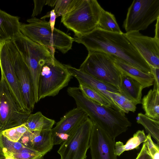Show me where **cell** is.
<instances>
[{"label": "cell", "instance_id": "obj_3", "mask_svg": "<svg viewBox=\"0 0 159 159\" xmlns=\"http://www.w3.org/2000/svg\"><path fill=\"white\" fill-rule=\"evenodd\" d=\"M28 24L21 23V33L34 42L48 48L52 57L55 49L65 54L71 49L73 38L55 28L52 33L49 22L35 17L27 19Z\"/></svg>", "mask_w": 159, "mask_h": 159}, {"label": "cell", "instance_id": "obj_29", "mask_svg": "<svg viewBox=\"0 0 159 159\" xmlns=\"http://www.w3.org/2000/svg\"><path fill=\"white\" fill-rule=\"evenodd\" d=\"M25 146L19 141H11L2 134H0V157L6 153L18 151Z\"/></svg>", "mask_w": 159, "mask_h": 159}, {"label": "cell", "instance_id": "obj_8", "mask_svg": "<svg viewBox=\"0 0 159 159\" xmlns=\"http://www.w3.org/2000/svg\"><path fill=\"white\" fill-rule=\"evenodd\" d=\"M159 18V0H134L128 9L123 26L126 33L146 29Z\"/></svg>", "mask_w": 159, "mask_h": 159}, {"label": "cell", "instance_id": "obj_35", "mask_svg": "<svg viewBox=\"0 0 159 159\" xmlns=\"http://www.w3.org/2000/svg\"><path fill=\"white\" fill-rule=\"evenodd\" d=\"M155 79L153 88L159 89V68L150 67Z\"/></svg>", "mask_w": 159, "mask_h": 159}, {"label": "cell", "instance_id": "obj_17", "mask_svg": "<svg viewBox=\"0 0 159 159\" xmlns=\"http://www.w3.org/2000/svg\"><path fill=\"white\" fill-rule=\"evenodd\" d=\"M111 56L115 64L122 75L129 77L137 81L141 84L143 89L153 85L155 79L152 73H145L117 57Z\"/></svg>", "mask_w": 159, "mask_h": 159}, {"label": "cell", "instance_id": "obj_34", "mask_svg": "<svg viewBox=\"0 0 159 159\" xmlns=\"http://www.w3.org/2000/svg\"><path fill=\"white\" fill-rule=\"evenodd\" d=\"M135 159H153L148 152L146 142L143 143L141 150Z\"/></svg>", "mask_w": 159, "mask_h": 159}, {"label": "cell", "instance_id": "obj_21", "mask_svg": "<svg viewBox=\"0 0 159 159\" xmlns=\"http://www.w3.org/2000/svg\"><path fill=\"white\" fill-rule=\"evenodd\" d=\"M141 103L145 115L159 120V89H150L142 99Z\"/></svg>", "mask_w": 159, "mask_h": 159}, {"label": "cell", "instance_id": "obj_11", "mask_svg": "<svg viewBox=\"0 0 159 159\" xmlns=\"http://www.w3.org/2000/svg\"><path fill=\"white\" fill-rule=\"evenodd\" d=\"M10 41L0 43L1 74L3 75L11 94L20 109L24 112H30L25 106L20 85L15 71Z\"/></svg>", "mask_w": 159, "mask_h": 159}, {"label": "cell", "instance_id": "obj_33", "mask_svg": "<svg viewBox=\"0 0 159 159\" xmlns=\"http://www.w3.org/2000/svg\"><path fill=\"white\" fill-rule=\"evenodd\" d=\"M47 0H34V8L31 16L32 17H34L39 14L41 12L43 8L46 3Z\"/></svg>", "mask_w": 159, "mask_h": 159}, {"label": "cell", "instance_id": "obj_20", "mask_svg": "<svg viewBox=\"0 0 159 159\" xmlns=\"http://www.w3.org/2000/svg\"><path fill=\"white\" fill-rule=\"evenodd\" d=\"M143 89L139 82L129 77L122 75L119 89L120 93L136 105L141 103Z\"/></svg>", "mask_w": 159, "mask_h": 159}, {"label": "cell", "instance_id": "obj_27", "mask_svg": "<svg viewBox=\"0 0 159 159\" xmlns=\"http://www.w3.org/2000/svg\"><path fill=\"white\" fill-rule=\"evenodd\" d=\"M97 28L103 30L114 33H123L116 21L115 16L103 9Z\"/></svg>", "mask_w": 159, "mask_h": 159}, {"label": "cell", "instance_id": "obj_31", "mask_svg": "<svg viewBox=\"0 0 159 159\" xmlns=\"http://www.w3.org/2000/svg\"><path fill=\"white\" fill-rule=\"evenodd\" d=\"M77 0H56L54 10L57 17L68 13L74 6Z\"/></svg>", "mask_w": 159, "mask_h": 159}, {"label": "cell", "instance_id": "obj_5", "mask_svg": "<svg viewBox=\"0 0 159 159\" xmlns=\"http://www.w3.org/2000/svg\"><path fill=\"white\" fill-rule=\"evenodd\" d=\"M12 41L29 69L34 88L35 101L37 103L39 102L38 84L42 67L55 58H53L48 48L34 42L21 33Z\"/></svg>", "mask_w": 159, "mask_h": 159}, {"label": "cell", "instance_id": "obj_16", "mask_svg": "<svg viewBox=\"0 0 159 159\" xmlns=\"http://www.w3.org/2000/svg\"><path fill=\"white\" fill-rule=\"evenodd\" d=\"M19 141L44 155L52 149L54 145L51 130L27 131Z\"/></svg>", "mask_w": 159, "mask_h": 159}, {"label": "cell", "instance_id": "obj_36", "mask_svg": "<svg viewBox=\"0 0 159 159\" xmlns=\"http://www.w3.org/2000/svg\"><path fill=\"white\" fill-rule=\"evenodd\" d=\"M49 13V17H50L49 22L50 23L52 31V33H53L57 16L54 9L52 10Z\"/></svg>", "mask_w": 159, "mask_h": 159}, {"label": "cell", "instance_id": "obj_30", "mask_svg": "<svg viewBox=\"0 0 159 159\" xmlns=\"http://www.w3.org/2000/svg\"><path fill=\"white\" fill-rule=\"evenodd\" d=\"M29 131L24 124L13 127L3 131L1 134L10 141L13 142H18L23 134Z\"/></svg>", "mask_w": 159, "mask_h": 159}, {"label": "cell", "instance_id": "obj_28", "mask_svg": "<svg viewBox=\"0 0 159 159\" xmlns=\"http://www.w3.org/2000/svg\"><path fill=\"white\" fill-rule=\"evenodd\" d=\"M78 82L79 89L89 99L100 105L113 108L109 101L101 93L81 82Z\"/></svg>", "mask_w": 159, "mask_h": 159}, {"label": "cell", "instance_id": "obj_23", "mask_svg": "<svg viewBox=\"0 0 159 159\" xmlns=\"http://www.w3.org/2000/svg\"><path fill=\"white\" fill-rule=\"evenodd\" d=\"M99 93L107 99L112 107H116V104L125 113H128L129 111L134 112L136 111V105L120 93L107 91H102Z\"/></svg>", "mask_w": 159, "mask_h": 159}, {"label": "cell", "instance_id": "obj_7", "mask_svg": "<svg viewBox=\"0 0 159 159\" xmlns=\"http://www.w3.org/2000/svg\"><path fill=\"white\" fill-rule=\"evenodd\" d=\"M79 69L118 89L120 88L122 74L110 55L101 52L88 53Z\"/></svg>", "mask_w": 159, "mask_h": 159}, {"label": "cell", "instance_id": "obj_13", "mask_svg": "<svg viewBox=\"0 0 159 159\" xmlns=\"http://www.w3.org/2000/svg\"><path fill=\"white\" fill-rule=\"evenodd\" d=\"M88 117L84 111L77 107L66 112L51 129L53 145L61 144Z\"/></svg>", "mask_w": 159, "mask_h": 159}, {"label": "cell", "instance_id": "obj_2", "mask_svg": "<svg viewBox=\"0 0 159 159\" xmlns=\"http://www.w3.org/2000/svg\"><path fill=\"white\" fill-rule=\"evenodd\" d=\"M67 91L74 99L77 108L84 111L92 122L112 138L115 139L131 126L125 113L95 102L87 97L78 87H69Z\"/></svg>", "mask_w": 159, "mask_h": 159}, {"label": "cell", "instance_id": "obj_1", "mask_svg": "<svg viewBox=\"0 0 159 159\" xmlns=\"http://www.w3.org/2000/svg\"><path fill=\"white\" fill-rule=\"evenodd\" d=\"M74 41L84 45L88 53L102 52L116 57L145 73H151L149 65L123 33L108 32L97 28L75 38Z\"/></svg>", "mask_w": 159, "mask_h": 159}, {"label": "cell", "instance_id": "obj_22", "mask_svg": "<svg viewBox=\"0 0 159 159\" xmlns=\"http://www.w3.org/2000/svg\"><path fill=\"white\" fill-rule=\"evenodd\" d=\"M55 121L44 116L40 111L30 114L23 124L29 131L49 130L52 129Z\"/></svg>", "mask_w": 159, "mask_h": 159}, {"label": "cell", "instance_id": "obj_6", "mask_svg": "<svg viewBox=\"0 0 159 159\" xmlns=\"http://www.w3.org/2000/svg\"><path fill=\"white\" fill-rule=\"evenodd\" d=\"M72 78L65 64L56 59L46 63L42 67L39 80V101L45 97L57 95L68 85Z\"/></svg>", "mask_w": 159, "mask_h": 159}, {"label": "cell", "instance_id": "obj_26", "mask_svg": "<svg viewBox=\"0 0 159 159\" xmlns=\"http://www.w3.org/2000/svg\"><path fill=\"white\" fill-rule=\"evenodd\" d=\"M44 156L30 148L25 146L16 152L3 154L0 157V159H44Z\"/></svg>", "mask_w": 159, "mask_h": 159}, {"label": "cell", "instance_id": "obj_19", "mask_svg": "<svg viewBox=\"0 0 159 159\" xmlns=\"http://www.w3.org/2000/svg\"><path fill=\"white\" fill-rule=\"evenodd\" d=\"M72 76L79 81L98 92L103 91L120 93L119 89L114 86L99 80L80 69L65 65Z\"/></svg>", "mask_w": 159, "mask_h": 159}, {"label": "cell", "instance_id": "obj_24", "mask_svg": "<svg viewBox=\"0 0 159 159\" xmlns=\"http://www.w3.org/2000/svg\"><path fill=\"white\" fill-rule=\"evenodd\" d=\"M146 137L143 130L137 131L129 139L125 144L120 142L115 143V152L116 155L120 156L124 152L132 150L137 149L139 148V146L142 143L146 141Z\"/></svg>", "mask_w": 159, "mask_h": 159}, {"label": "cell", "instance_id": "obj_9", "mask_svg": "<svg viewBox=\"0 0 159 159\" xmlns=\"http://www.w3.org/2000/svg\"><path fill=\"white\" fill-rule=\"evenodd\" d=\"M93 122L88 117L64 141L57 151L61 159H86Z\"/></svg>", "mask_w": 159, "mask_h": 159}, {"label": "cell", "instance_id": "obj_4", "mask_svg": "<svg viewBox=\"0 0 159 159\" xmlns=\"http://www.w3.org/2000/svg\"><path fill=\"white\" fill-rule=\"evenodd\" d=\"M103 8L96 0H77L61 22L79 37L97 28Z\"/></svg>", "mask_w": 159, "mask_h": 159}, {"label": "cell", "instance_id": "obj_12", "mask_svg": "<svg viewBox=\"0 0 159 159\" xmlns=\"http://www.w3.org/2000/svg\"><path fill=\"white\" fill-rule=\"evenodd\" d=\"M10 43L13 54L15 71L20 85L25 106L27 110L31 113L35 102L30 72L12 40L10 41Z\"/></svg>", "mask_w": 159, "mask_h": 159}, {"label": "cell", "instance_id": "obj_14", "mask_svg": "<svg viewBox=\"0 0 159 159\" xmlns=\"http://www.w3.org/2000/svg\"><path fill=\"white\" fill-rule=\"evenodd\" d=\"M125 34L150 67L159 68V39L139 31Z\"/></svg>", "mask_w": 159, "mask_h": 159}, {"label": "cell", "instance_id": "obj_18", "mask_svg": "<svg viewBox=\"0 0 159 159\" xmlns=\"http://www.w3.org/2000/svg\"><path fill=\"white\" fill-rule=\"evenodd\" d=\"M19 19L0 9V43L11 40L21 33Z\"/></svg>", "mask_w": 159, "mask_h": 159}, {"label": "cell", "instance_id": "obj_10", "mask_svg": "<svg viewBox=\"0 0 159 159\" xmlns=\"http://www.w3.org/2000/svg\"><path fill=\"white\" fill-rule=\"evenodd\" d=\"M30 114L20 109L11 95L3 75L1 74L0 134L4 130L24 124Z\"/></svg>", "mask_w": 159, "mask_h": 159}, {"label": "cell", "instance_id": "obj_38", "mask_svg": "<svg viewBox=\"0 0 159 159\" xmlns=\"http://www.w3.org/2000/svg\"><path fill=\"white\" fill-rule=\"evenodd\" d=\"M56 0H48L46 1V5L53 7L55 6Z\"/></svg>", "mask_w": 159, "mask_h": 159}, {"label": "cell", "instance_id": "obj_25", "mask_svg": "<svg viewBox=\"0 0 159 159\" xmlns=\"http://www.w3.org/2000/svg\"><path fill=\"white\" fill-rule=\"evenodd\" d=\"M159 120L151 118L145 114L139 113L138 114L137 122L142 125L146 132L150 135L159 144Z\"/></svg>", "mask_w": 159, "mask_h": 159}, {"label": "cell", "instance_id": "obj_37", "mask_svg": "<svg viewBox=\"0 0 159 159\" xmlns=\"http://www.w3.org/2000/svg\"><path fill=\"white\" fill-rule=\"evenodd\" d=\"M159 18L157 20V22L155 25V35L154 37L156 38L159 39Z\"/></svg>", "mask_w": 159, "mask_h": 159}, {"label": "cell", "instance_id": "obj_32", "mask_svg": "<svg viewBox=\"0 0 159 159\" xmlns=\"http://www.w3.org/2000/svg\"><path fill=\"white\" fill-rule=\"evenodd\" d=\"M146 137V143L148 153L153 159H159V145L153 142L150 134H148Z\"/></svg>", "mask_w": 159, "mask_h": 159}, {"label": "cell", "instance_id": "obj_15", "mask_svg": "<svg viewBox=\"0 0 159 159\" xmlns=\"http://www.w3.org/2000/svg\"><path fill=\"white\" fill-rule=\"evenodd\" d=\"M93 122L89 148L92 159H117L115 139Z\"/></svg>", "mask_w": 159, "mask_h": 159}]
</instances>
